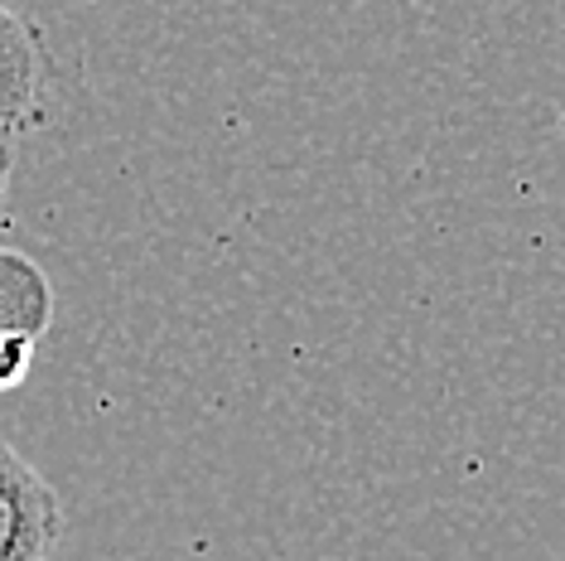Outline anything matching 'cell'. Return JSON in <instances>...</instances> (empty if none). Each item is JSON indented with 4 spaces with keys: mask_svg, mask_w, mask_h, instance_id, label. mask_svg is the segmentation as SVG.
Here are the masks:
<instances>
[{
    "mask_svg": "<svg viewBox=\"0 0 565 561\" xmlns=\"http://www.w3.org/2000/svg\"><path fill=\"white\" fill-rule=\"evenodd\" d=\"M58 532V494L20 461L15 445L0 441V561H49Z\"/></svg>",
    "mask_w": 565,
    "mask_h": 561,
    "instance_id": "1",
    "label": "cell"
},
{
    "mask_svg": "<svg viewBox=\"0 0 565 561\" xmlns=\"http://www.w3.org/2000/svg\"><path fill=\"white\" fill-rule=\"evenodd\" d=\"M40 83H44L40 34L24 24V15L0 6V131L15 136L20 126L34 121V112H40Z\"/></svg>",
    "mask_w": 565,
    "mask_h": 561,
    "instance_id": "2",
    "label": "cell"
},
{
    "mask_svg": "<svg viewBox=\"0 0 565 561\" xmlns=\"http://www.w3.org/2000/svg\"><path fill=\"white\" fill-rule=\"evenodd\" d=\"M54 320V286L44 266L15 247H0V329L24 339H44Z\"/></svg>",
    "mask_w": 565,
    "mask_h": 561,
    "instance_id": "3",
    "label": "cell"
},
{
    "mask_svg": "<svg viewBox=\"0 0 565 561\" xmlns=\"http://www.w3.org/2000/svg\"><path fill=\"white\" fill-rule=\"evenodd\" d=\"M34 349H40V339L6 335V329H0V392L20 388V382L30 378V368H34Z\"/></svg>",
    "mask_w": 565,
    "mask_h": 561,
    "instance_id": "4",
    "label": "cell"
},
{
    "mask_svg": "<svg viewBox=\"0 0 565 561\" xmlns=\"http://www.w3.org/2000/svg\"><path fill=\"white\" fill-rule=\"evenodd\" d=\"M10 165H15V136L0 131V213H6V189H10Z\"/></svg>",
    "mask_w": 565,
    "mask_h": 561,
    "instance_id": "5",
    "label": "cell"
}]
</instances>
